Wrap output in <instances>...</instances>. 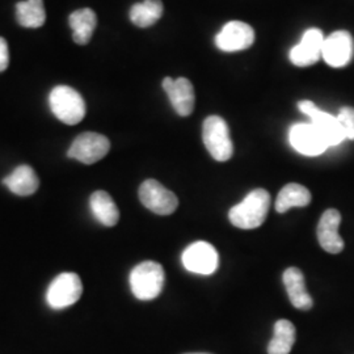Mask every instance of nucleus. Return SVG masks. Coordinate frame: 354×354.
<instances>
[{
  "instance_id": "f257e3e1",
  "label": "nucleus",
  "mask_w": 354,
  "mask_h": 354,
  "mask_svg": "<svg viewBox=\"0 0 354 354\" xmlns=\"http://www.w3.org/2000/svg\"><path fill=\"white\" fill-rule=\"evenodd\" d=\"M269 207L270 194L266 189H254L230 210L228 218L235 227L253 230L266 222Z\"/></svg>"
},
{
  "instance_id": "f03ea898",
  "label": "nucleus",
  "mask_w": 354,
  "mask_h": 354,
  "mask_svg": "<svg viewBox=\"0 0 354 354\" xmlns=\"http://www.w3.org/2000/svg\"><path fill=\"white\" fill-rule=\"evenodd\" d=\"M49 104L53 114L66 125H77L86 117L84 99L68 86H57L51 89Z\"/></svg>"
},
{
  "instance_id": "7ed1b4c3",
  "label": "nucleus",
  "mask_w": 354,
  "mask_h": 354,
  "mask_svg": "<svg viewBox=\"0 0 354 354\" xmlns=\"http://www.w3.org/2000/svg\"><path fill=\"white\" fill-rule=\"evenodd\" d=\"M129 279L136 298L140 301H151L163 290L165 269L159 263L143 261L131 270Z\"/></svg>"
},
{
  "instance_id": "20e7f679",
  "label": "nucleus",
  "mask_w": 354,
  "mask_h": 354,
  "mask_svg": "<svg viewBox=\"0 0 354 354\" xmlns=\"http://www.w3.org/2000/svg\"><path fill=\"white\" fill-rule=\"evenodd\" d=\"M203 140L209 153L216 162H227L234 153L226 121L219 115H210L203 121Z\"/></svg>"
},
{
  "instance_id": "39448f33",
  "label": "nucleus",
  "mask_w": 354,
  "mask_h": 354,
  "mask_svg": "<svg viewBox=\"0 0 354 354\" xmlns=\"http://www.w3.org/2000/svg\"><path fill=\"white\" fill-rule=\"evenodd\" d=\"M83 294L82 279L73 272L58 274L46 291V301L51 308L62 310L75 304Z\"/></svg>"
},
{
  "instance_id": "423d86ee",
  "label": "nucleus",
  "mask_w": 354,
  "mask_h": 354,
  "mask_svg": "<svg viewBox=\"0 0 354 354\" xmlns=\"http://www.w3.org/2000/svg\"><path fill=\"white\" fill-rule=\"evenodd\" d=\"M109 150L111 142L105 136L88 131L76 137L67 151V156L83 165H93L105 158Z\"/></svg>"
},
{
  "instance_id": "0eeeda50",
  "label": "nucleus",
  "mask_w": 354,
  "mask_h": 354,
  "mask_svg": "<svg viewBox=\"0 0 354 354\" xmlns=\"http://www.w3.org/2000/svg\"><path fill=\"white\" fill-rule=\"evenodd\" d=\"M138 194L143 206L155 214H172L178 206L176 196L171 190L165 188L159 181L152 178L142 183Z\"/></svg>"
},
{
  "instance_id": "6e6552de",
  "label": "nucleus",
  "mask_w": 354,
  "mask_h": 354,
  "mask_svg": "<svg viewBox=\"0 0 354 354\" xmlns=\"http://www.w3.org/2000/svg\"><path fill=\"white\" fill-rule=\"evenodd\" d=\"M298 108L302 113L310 117L311 124L317 127V130L323 134V137L327 140L328 147L337 146L345 140V133L342 130V125L337 120V117L332 114L326 113L322 109H319L313 102L304 100L298 102Z\"/></svg>"
},
{
  "instance_id": "1a4fd4ad",
  "label": "nucleus",
  "mask_w": 354,
  "mask_h": 354,
  "mask_svg": "<svg viewBox=\"0 0 354 354\" xmlns=\"http://www.w3.org/2000/svg\"><path fill=\"white\" fill-rule=\"evenodd\" d=\"M289 140L294 150L306 156H317L328 149L327 140L311 122L292 125Z\"/></svg>"
},
{
  "instance_id": "9d476101",
  "label": "nucleus",
  "mask_w": 354,
  "mask_h": 354,
  "mask_svg": "<svg viewBox=\"0 0 354 354\" xmlns=\"http://www.w3.org/2000/svg\"><path fill=\"white\" fill-rule=\"evenodd\" d=\"M183 264L192 272L203 276L214 273L218 268V253L214 247L206 241H196L181 256Z\"/></svg>"
},
{
  "instance_id": "9b49d317",
  "label": "nucleus",
  "mask_w": 354,
  "mask_h": 354,
  "mask_svg": "<svg viewBox=\"0 0 354 354\" xmlns=\"http://www.w3.org/2000/svg\"><path fill=\"white\" fill-rule=\"evenodd\" d=\"M254 42V30L243 21H230L215 37V45L226 53L241 51L251 48Z\"/></svg>"
},
{
  "instance_id": "f8f14e48",
  "label": "nucleus",
  "mask_w": 354,
  "mask_h": 354,
  "mask_svg": "<svg viewBox=\"0 0 354 354\" xmlns=\"http://www.w3.org/2000/svg\"><path fill=\"white\" fill-rule=\"evenodd\" d=\"M163 89L172 104L175 112L181 117H188L194 111V88L187 77H165L163 79Z\"/></svg>"
},
{
  "instance_id": "ddd939ff",
  "label": "nucleus",
  "mask_w": 354,
  "mask_h": 354,
  "mask_svg": "<svg viewBox=\"0 0 354 354\" xmlns=\"http://www.w3.org/2000/svg\"><path fill=\"white\" fill-rule=\"evenodd\" d=\"M324 35L320 29L311 28L304 32L301 42L290 50L291 64L298 67H307L317 64L322 57L324 45Z\"/></svg>"
},
{
  "instance_id": "4468645a",
  "label": "nucleus",
  "mask_w": 354,
  "mask_h": 354,
  "mask_svg": "<svg viewBox=\"0 0 354 354\" xmlns=\"http://www.w3.org/2000/svg\"><path fill=\"white\" fill-rule=\"evenodd\" d=\"M353 55V38L345 32L337 30L324 39L322 57L330 67H344Z\"/></svg>"
},
{
  "instance_id": "2eb2a0df",
  "label": "nucleus",
  "mask_w": 354,
  "mask_h": 354,
  "mask_svg": "<svg viewBox=\"0 0 354 354\" xmlns=\"http://www.w3.org/2000/svg\"><path fill=\"white\" fill-rule=\"evenodd\" d=\"M340 223L342 215L336 209H328L322 215L317 225V239L326 252L337 254L344 250V241L339 234Z\"/></svg>"
},
{
  "instance_id": "dca6fc26",
  "label": "nucleus",
  "mask_w": 354,
  "mask_h": 354,
  "mask_svg": "<svg viewBox=\"0 0 354 354\" xmlns=\"http://www.w3.org/2000/svg\"><path fill=\"white\" fill-rule=\"evenodd\" d=\"M283 283L288 291L291 304L298 308L307 311L313 308L314 301L311 295L306 290L304 273L298 268H289L283 273Z\"/></svg>"
},
{
  "instance_id": "f3484780",
  "label": "nucleus",
  "mask_w": 354,
  "mask_h": 354,
  "mask_svg": "<svg viewBox=\"0 0 354 354\" xmlns=\"http://www.w3.org/2000/svg\"><path fill=\"white\" fill-rule=\"evenodd\" d=\"M3 184L17 196H30L37 192L39 180L29 165H19L10 176L3 178Z\"/></svg>"
},
{
  "instance_id": "a211bd4d",
  "label": "nucleus",
  "mask_w": 354,
  "mask_h": 354,
  "mask_svg": "<svg viewBox=\"0 0 354 354\" xmlns=\"http://www.w3.org/2000/svg\"><path fill=\"white\" fill-rule=\"evenodd\" d=\"M91 210L95 218L106 227H113L118 223L120 212L113 198L104 190L95 192L89 198Z\"/></svg>"
},
{
  "instance_id": "6ab92c4d",
  "label": "nucleus",
  "mask_w": 354,
  "mask_h": 354,
  "mask_svg": "<svg viewBox=\"0 0 354 354\" xmlns=\"http://www.w3.org/2000/svg\"><path fill=\"white\" fill-rule=\"evenodd\" d=\"M68 23L73 29V38L77 45H87L93 36L97 16L91 8H82L71 13Z\"/></svg>"
},
{
  "instance_id": "aec40b11",
  "label": "nucleus",
  "mask_w": 354,
  "mask_h": 354,
  "mask_svg": "<svg viewBox=\"0 0 354 354\" xmlns=\"http://www.w3.org/2000/svg\"><path fill=\"white\" fill-rule=\"evenodd\" d=\"M311 203V193L304 185L291 183L279 190L276 201V210L286 213L291 207H304Z\"/></svg>"
},
{
  "instance_id": "412c9836",
  "label": "nucleus",
  "mask_w": 354,
  "mask_h": 354,
  "mask_svg": "<svg viewBox=\"0 0 354 354\" xmlns=\"http://www.w3.org/2000/svg\"><path fill=\"white\" fill-rule=\"evenodd\" d=\"M16 19L17 23L24 28H41L46 20L44 0L19 1L16 4Z\"/></svg>"
},
{
  "instance_id": "4be33fe9",
  "label": "nucleus",
  "mask_w": 354,
  "mask_h": 354,
  "mask_svg": "<svg viewBox=\"0 0 354 354\" xmlns=\"http://www.w3.org/2000/svg\"><path fill=\"white\" fill-rule=\"evenodd\" d=\"M163 15V3L160 0H143L130 8V20L138 28L153 26Z\"/></svg>"
},
{
  "instance_id": "5701e85b",
  "label": "nucleus",
  "mask_w": 354,
  "mask_h": 354,
  "mask_svg": "<svg viewBox=\"0 0 354 354\" xmlns=\"http://www.w3.org/2000/svg\"><path fill=\"white\" fill-rule=\"evenodd\" d=\"M295 327L294 324L281 319L274 324V336L268 345V354H289L295 344Z\"/></svg>"
},
{
  "instance_id": "b1692460",
  "label": "nucleus",
  "mask_w": 354,
  "mask_h": 354,
  "mask_svg": "<svg viewBox=\"0 0 354 354\" xmlns=\"http://www.w3.org/2000/svg\"><path fill=\"white\" fill-rule=\"evenodd\" d=\"M337 120L345 133V138L354 140V108L344 106L337 114Z\"/></svg>"
},
{
  "instance_id": "393cba45",
  "label": "nucleus",
  "mask_w": 354,
  "mask_h": 354,
  "mask_svg": "<svg viewBox=\"0 0 354 354\" xmlns=\"http://www.w3.org/2000/svg\"><path fill=\"white\" fill-rule=\"evenodd\" d=\"M10 64V50L7 41L3 37H0V73L6 71Z\"/></svg>"
},
{
  "instance_id": "a878e982",
  "label": "nucleus",
  "mask_w": 354,
  "mask_h": 354,
  "mask_svg": "<svg viewBox=\"0 0 354 354\" xmlns=\"http://www.w3.org/2000/svg\"><path fill=\"white\" fill-rule=\"evenodd\" d=\"M189 354H206V353H189Z\"/></svg>"
}]
</instances>
